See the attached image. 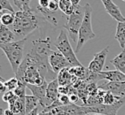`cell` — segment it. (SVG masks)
<instances>
[{
    "label": "cell",
    "mask_w": 125,
    "mask_h": 115,
    "mask_svg": "<svg viewBox=\"0 0 125 115\" xmlns=\"http://www.w3.org/2000/svg\"><path fill=\"white\" fill-rule=\"evenodd\" d=\"M44 20L40 15L31 11H18L15 12L14 22L10 29L16 36V40H21L31 35Z\"/></svg>",
    "instance_id": "obj_1"
},
{
    "label": "cell",
    "mask_w": 125,
    "mask_h": 115,
    "mask_svg": "<svg viewBox=\"0 0 125 115\" xmlns=\"http://www.w3.org/2000/svg\"><path fill=\"white\" fill-rule=\"evenodd\" d=\"M25 44H26V38L9 43L0 44V49L5 52V56L7 57L8 61L10 62V65L15 74L18 72L20 66L21 65L24 58Z\"/></svg>",
    "instance_id": "obj_2"
},
{
    "label": "cell",
    "mask_w": 125,
    "mask_h": 115,
    "mask_svg": "<svg viewBox=\"0 0 125 115\" xmlns=\"http://www.w3.org/2000/svg\"><path fill=\"white\" fill-rule=\"evenodd\" d=\"M84 6V19L83 21V24L81 26V29L79 30V35H78V41L76 43L75 52V54L78 53L80 50H82L83 45L88 41L96 37V35L92 30V7L90 4H85Z\"/></svg>",
    "instance_id": "obj_3"
},
{
    "label": "cell",
    "mask_w": 125,
    "mask_h": 115,
    "mask_svg": "<svg viewBox=\"0 0 125 115\" xmlns=\"http://www.w3.org/2000/svg\"><path fill=\"white\" fill-rule=\"evenodd\" d=\"M54 47L60 53H62V55L67 58V60L69 62L72 67L83 66L76 58L75 52L74 51L72 46H71L69 41H68V37H67L66 29H62L60 30V34L54 41Z\"/></svg>",
    "instance_id": "obj_4"
},
{
    "label": "cell",
    "mask_w": 125,
    "mask_h": 115,
    "mask_svg": "<svg viewBox=\"0 0 125 115\" xmlns=\"http://www.w3.org/2000/svg\"><path fill=\"white\" fill-rule=\"evenodd\" d=\"M84 13V6L80 5L75 6V11L70 16H68L67 24L64 28V29H66V31L68 34L69 38L75 43H77L78 41V35L83 21Z\"/></svg>",
    "instance_id": "obj_5"
},
{
    "label": "cell",
    "mask_w": 125,
    "mask_h": 115,
    "mask_svg": "<svg viewBox=\"0 0 125 115\" xmlns=\"http://www.w3.org/2000/svg\"><path fill=\"white\" fill-rule=\"evenodd\" d=\"M125 105V98L118 96L116 103L113 105H107L101 104L96 106H84L85 112L87 114L96 113V114H104V115H117L118 110L122 106Z\"/></svg>",
    "instance_id": "obj_6"
},
{
    "label": "cell",
    "mask_w": 125,
    "mask_h": 115,
    "mask_svg": "<svg viewBox=\"0 0 125 115\" xmlns=\"http://www.w3.org/2000/svg\"><path fill=\"white\" fill-rule=\"evenodd\" d=\"M49 64L53 72L57 74L64 68L72 67L69 62L67 60V58L62 55V53H60L59 50H52L49 56Z\"/></svg>",
    "instance_id": "obj_7"
},
{
    "label": "cell",
    "mask_w": 125,
    "mask_h": 115,
    "mask_svg": "<svg viewBox=\"0 0 125 115\" xmlns=\"http://www.w3.org/2000/svg\"><path fill=\"white\" fill-rule=\"evenodd\" d=\"M109 51V46H106V48L99 51L98 53L94 54L93 59L90 62V65L88 67V69L92 73H100L103 71L105 62H106V57Z\"/></svg>",
    "instance_id": "obj_8"
},
{
    "label": "cell",
    "mask_w": 125,
    "mask_h": 115,
    "mask_svg": "<svg viewBox=\"0 0 125 115\" xmlns=\"http://www.w3.org/2000/svg\"><path fill=\"white\" fill-rule=\"evenodd\" d=\"M106 12L117 22H125V17L122 14L120 8L112 0H101Z\"/></svg>",
    "instance_id": "obj_9"
},
{
    "label": "cell",
    "mask_w": 125,
    "mask_h": 115,
    "mask_svg": "<svg viewBox=\"0 0 125 115\" xmlns=\"http://www.w3.org/2000/svg\"><path fill=\"white\" fill-rule=\"evenodd\" d=\"M99 88L106 91H110L116 96L125 98V82H106V83L99 86Z\"/></svg>",
    "instance_id": "obj_10"
},
{
    "label": "cell",
    "mask_w": 125,
    "mask_h": 115,
    "mask_svg": "<svg viewBox=\"0 0 125 115\" xmlns=\"http://www.w3.org/2000/svg\"><path fill=\"white\" fill-rule=\"evenodd\" d=\"M102 80H106L107 82H125V74L118 70H111V71H102L99 73Z\"/></svg>",
    "instance_id": "obj_11"
},
{
    "label": "cell",
    "mask_w": 125,
    "mask_h": 115,
    "mask_svg": "<svg viewBox=\"0 0 125 115\" xmlns=\"http://www.w3.org/2000/svg\"><path fill=\"white\" fill-rule=\"evenodd\" d=\"M59 88H60V85H59L57 79L53 80L52 82L48 83L47 89H46V97L52 104L58 99L59 95H60Z\"/></svg>",
    "instance_id": "obj_12"
},
{
    "label": "cell",
    "mask_w": 125,
    "mask_h": 115,
    "mask_svg": "<svg viewBox=\"0 0 125 115\" xmlns=\"http://www.w3.org/2000/svg\"><path fill=\"white\" fill-rule=\"evenodd\" d=\"M14 41H17L16 36L9 27L0 25V44L9 43Z\"/></svg>",
    "instance_id": "obj_13"
},
{
    "label": "cell",
    "mask_w": 125,
    "mask_h": 115,
    "mask_svg": "<svg viewBox=\"0 0 125 115\" xmlns=\"http://www.w3.org/2000/svg\"><path fill=\"white\" fill-rule=\"evenodd\" d=\"M110 63L115 67L116 70L125 74V50H123L118 55H116Z\"/></svg>",
    "instance_id": "obj_14"
},
{
    "label": "cell",
    "mask_w": 125,
    "mask_h": 115,
    "mask_svg": "<svg viewBox=\"0 0 125 115\" xmlns=\"http://www.w3.org/2000/svg\"><path fill=\"white\" fill-rule=\"evenodd\" d=\"M69 68H64L60 71L58 74V77H57V80H58L59 85L60 86H67V85H71V82H72V77L73 75L70 74L69 72Z\"/></svg>",
    "instance_id": "obj_15"
},
{
    "label": "cell",
    "mask_w": 125,
    "mask_h": 115,
    "mask_svg": "<svg viewBox=\"0 0 125 115\" xmlns=\"http://www.w3.org/2000/svg\"><path fill=\"white\" fill-rule=\"evenodd\" d=\"M39 100L37 97H36L33 95H27L25 97V113L28 115L32 111L35 110L36 107H38Z\"/></svg>",
    "instance_id": "obj_16"
},
{
    "label": "cell",
    "mask_w": 125,
    "mask_h": 115,
    "mask_svg": "<svg viewBox=\"0 0 125 115\" xmlns=\"http://www.w3.org/2000/svg\"><path fill=\"white\" fill-rule=\"evenodd\" d=\"M115 37L120 44L121 48L125 50V22H117Z\"/></svg>",
    "instance_id": "obj_17"
},
{
    "label": "cell",
    "mask_w": 125,
    "mask_h": 115,
    "mask_svg": "<svg viewBox=\"0 0 125 115\" xmlns=\"http://www.w3.org/2000/svg\"><path fill=\"white\" fill-rule=\"evenodd\" d=\"M70 74L76 76L79 79H82L83 81L86 80V78L88 77V74L90 73V70L86 67H84L83 66H80V67H73L69 68Z\"/></svg>",
    "instance_id": "obj_18"
},
{
    "label": "cell",
    "mask_w": 125,
    "mask_h": 115,
    "mask_svg": "<svg viewBox=\"0 0 125 115\" xmlns=\"http://www.w3.org/2000/svg\"><path fill=\"white\" fill-rule=\"evenodd\" d=\"M60 10L67 16H70L75 11V6L70 0H60L59 1Z\"/></svg>",
    "instance_id": "obj_19"
},
{
    "label": "cell",
    "mask_w": 125,
    "mask_h": 115,
    "mask_svg": "<svg viewBox=\"0 0 125 115\" xmlns=\"http://www.w3.org/2000/svg\"><path fill=\"white\" fill-rule=\"evenodd\" d=\"M15 19V13L9 12V11H5V12L1 17V24L6 27H11Z\"/></svg>",
    "instance_id": "obj_20"
},
{
    "label": "cell",
    "mask_w": 125,
    "mask_h": 115,
    "mask_svg": "<svg viewBox=\"0 0 125 115\" xmlns=\"http://www.w3.org/2000/svg\"><path fill=\"white\" fill-rule=\"evenodd\" d=\"M33 0H13V4L19 8V11H31L30 6Z\"/></svg>",
    "instance_id": "obj_21"
},
{
    "label": "cell",
    "mask_w": 125,
    "mask_h": 115,
    "mask_svg": "<svg viewBox=\"0 0 125 115\" xmlns=\"http://www.w3.org/2000/svg\"><path fill=\"white\" fill-rule=\"evenodd\" d=\"M118 96H115L112 92L110 91H106V94L104 96L103 98V104L104 105H113L116 103Z\"/></svg>",
    "instance_id": "obj_22"
},
{
    "label": "cell",
    "mask_w": 125,
    "mask_h": 115,
    "mask_svg": "<svg viewBox=\"0 0 125 115\" xmlns=\"http://www.w3.org/2000/svg\"><path fill=\"white\" fill-rule=\"evenodd\" d=\"M26 89H27L26 84L21 82H19V85H18V87H17L16 89H15L13 92H14L15 95H16L18 97H20V98H25L27 96Z\"/></svg>",
    "instance_id": "obj_23"
},
{
    "label": "cell",
    "mask_w": 125,
    "mask_h": 115,
    "mask_svg": "<svg viewBox=\"0 0 125 115\" xmlns=\"http://www.w3.org/2000/svg\"><path fill=\"white\" fill-rule=\"evenodd\" d=\"M18 85H19V81H18L16 77L11 78L10 80H8V81H6L5 82V88L9 91H14L17 87H18Z\"/></svg>",
    "instance_id": "obj_24"
},
{
    "label": "cell",
    "mask_w": 125,
    "mask_h": 115,
    "mask_svg": "<svg viewBox=\"0 0 125 115\" xmlns=\"http://www.w3.org/2000/svg\"><path fill=\"white\" fill-rule=\"evenodd\" d=\"M0 5L2 6V8L5 11H9V12H12V13H15V11L13 10L12 5L10 4V2L8 0H0Z\"/></svg>",
    "instance_id": "obj_25"
},
{
    "label": "cell",
    "mask_w": 125,
    "mask_h": 115,
    "mask_svg": "<svg viewBox=\"0 0 125 115\" xmlns=\"http://www.w3.org/2000/svg\"><path fill=\"white\" fill-rule=\"evenodd\" d=\"M59 101H60V103L63 105H69L70 103V99H69V96H67V95H64V94H60L59 95V97H58Z\"/></svg>",
    "instance_id": "obj_26"
},
{
    "label": "cell",
    "mask_w": 125,
    "mask_h": 115,
    "mask_svg": "<svg viewBox=\"0 0 125 115\" xmlns=\"http://www.w3.org/2000/svg\"><path fill=\"white\" fill-rule=\"evenodd\" d=\"M15 96V94H14V92L13 91H6L4 95H3V97H2V99H3V101L4 102H6V103H9L10 101L12 100L13 97Z\"/></svg>",
    "instance_id": "obj_27"
},
{
    "label": "cell",
    "mask_w": 125,
    "mask_h": 115,
    "mask_svg": "<svg viewBox=\"0 0 125 115\" xmlns=\"http://www.w3.org/2000/svg\"><path fill=\"white\" fill-rule=\"evenodd\" d=\"M79 96L78 94H73L71 96H69V99H70V103L71 104H75L77 101L79 100Z\"/></svg>",
    "instance_id": "obj_28"
},
{
    "label": "cell",
    "mask_w": 125,
    "mask_h": 115,
    "mask_svg": "<svg viewBox=\"0 0 125 115\" xmlns=\"http://www.w3.org/2000/svg\"><path fill=\"white\" fill-rule=\"evenodd\" d=\"M53 111L52 110H46V109H43L41 112H39L38 115H52Z\"/></svg>",
    "instance_id": "obj_29"
},
{
    "label": "cell",
    "mask_w": 125,
    "mask_h": 115,
    "mask_svg": "<svg viewBox=\"0 0 125 115\" xmlns=\"http://www.w3.org/2000/svg\"><path fill=\"white\" fill-rule=\"evenodd\" d=\"M5 82H2V81H0V92H3V91H5L6 89L5 86Z\"/></svg>",
    "instance_id": "obj_30"
},
{
    "label": "cell",
    "mask_w": 125,
    "mask_h": 115,
    "mask_svg": "<svg viewBox=\"0 0 125 115\" xmlns=\"http://www.w3.org/2000/svg\"><path fill=\"white\" fill-rule=\"evenodd\" d=\"M38 113H39V106L38 107H36L35 110L32 111L31 113H29L28 115H38Z\"/></svg>",
    "instance_id": "obj_31"
},
{
    "label": "cell",
    "mask_w": 125,
    "mask_h": 115,
    "mask_svg": "<svg viewBox=\"0 0 125 115\" xmlns=\"http://www.w3.org/2000/svg\"><path fill=\"white\" fill-rule=\"evenodd\" d=\"M4 115H13V113L10 109H6L4 111Z\"/></svg>",
    "instance_id": "obj_32"
},
{
    "label": "cell",
    "mask_w": 125,
    "mask_h": 115,
    "mask_svg": "<svg viewBox=\"0 0 125 115\" xmlns=\"http://www.w3.org/2000/svg\"><path fill=\"white\" fill-rule=\"evenodd\" d=\"M71 3L73 4L74 6H76V5H79L80 2H81V0H70Z\"/></svg>",
    "instance_id": "obj_33"
},
{
    "label": "cell",
    "mask_w": 125,
    "mask_h": 115,
    "mask_svg": "<svg viewBox=\"0 0 125 115\" xmlns=\"http://www.w3.org/2000/svg\"><path fill=\"white\" fill-rule=\"evenodd\" d=\"M0 115H4V111L2 109H0Z\"/></svg>",
    "instance_id": "obj_34"
},
{
    "label": "cell",
    "mask_w": 125,
    "mask_h": 115,
    "mask_svg": "<svg viewBox=\"0 0 125 115\" xmlns=\"http://www.w3.org/2000/svg\"><path fill=\"white\" fill-rule=\"evenodd\" d=\"M53 113H52V115H57V114H56V112H55V109H53Z\"/></svg>",
    "instance_id": "obj_35"
},
{
    "label": "cell",
    "mask_w": 125,
    "mask_h": 115,
    "mask_svg": "<svg viewBox=\"0 0 125 115\" xmlns=\"http://www.w3.org/2000/svg\"><path fill=\"white\" fill-rule=\"evenodd\" d=\"M2 11H4V9H3V8H2V6H1V5H0V12H2Z\"/></svg>",
    "instance_id": "obj_36"
},
{
    "label": "cell",
    "mask_w": 125,
    "mask_h": 115,
    "mask_svg": "<svg viewBox=\"0 0 125 115\" xmlns=\"http://www.w3.org/2000/svg\"><path fill=\"white\" fill-rule=\"evenodd\" d=\"M0 81H2V82H5V81H4V79H3L1 76H0Z\"/></svg>",
    "instance_id": "obj_37"
},
{
    "label": "cell",
    "mask_w": 125,
    "mask_h": 115,
    "mask_svg": "<svg viewBox=\"0 0 125 115\" xmlns=\"http://www.w3.org/2000/svg\"><path fill=\"white\" fill-rule=\"evenodd\" d=\"M89 115H104V114H96V113H93V114H89Z\"/></svg>",
    "instance_id": "obj_38"
},
{
    "label": "cell",
    "mask_w": 125,
    "mask_h": 115,
    "mask_svg": "<svg viewBox=\"0 0 125 115\" xmlns=\"http://www.w3.org/2000/svg\"><path fill=\"white\" fill-rule=\"evenodd\" d=\"M122 1H124V2H125V0H122Z\"/></svg>",
    "instance_id": "obj_39"
},
{
    "label": "cell",
    "mask_w": 125,
    "mask_h": 115,
    "mask_svg": "<svg viewBox=\"0 0 125 115\" xmlns=\"http://www.w3.org/2000/svg\"><path fill=\"white\" fill-rule=\"evenodd\" d=\"M124 115H125V113H124Z\"/></svg>",
    "instance_id": "obj_40"
}]
</instances>
